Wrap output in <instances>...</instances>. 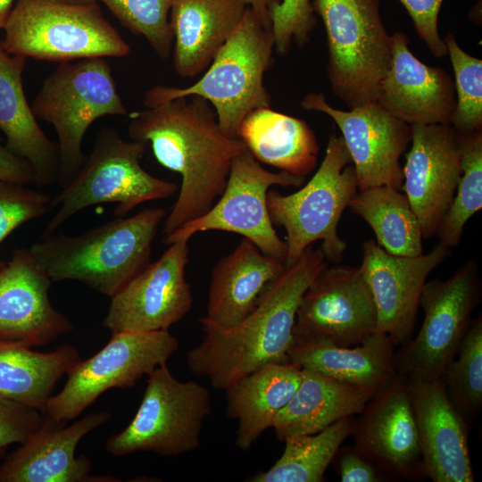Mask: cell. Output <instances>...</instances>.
<instances>
[{
    "mask_svg": "<svg viewBox=\"0 0 482 482\" xmlns=\"http://www.w3.org/2000/svg\"><path fill=\"white\" fill-rule=\"evenodd\" d=\"M130 140L150 145L156 161L181 178L163 237L206 213L223 192L232 161L246 150L227 136L208 101L189 96L129 114Z\"/></svg>",
    "mask_w": 482,
    "mask_h": 482,
    "instance_id": "cell-1",
    "label": "cell"
},
{
    "mask_svg": "<svg viewBox=\"0 0 482 482\" xmlns=\"http://www.w3.org/2000/svg\"><path fill=\"white\" fill-rule=\"evenodd\" d=\"M327 266L321 249L311 245L285 266L242 321L227 329L200 323L202 340L187 355L190 372L225 390L263 365L288 362L302 297Z\"/></svg>",
    "mask_w": 482,
    "mask_h": 482,
    "instance_id": "cell-2",
    "label": "cell"
},
{
    "mask_svg": "<svg viewBox=\"0 0 482 482\" xmlns=\"http://www.w3.org/2000/svg\"><path fill=\"white\" fill-rule=\"evenodd\" d=\"M166 215L163 208H145L77 236L61 232L39 237L29 250L52 281H79L112 297L150 262L153 241Z\"/></svg>",
    "mask_w": 482,
    "mask_h": 482,
    "instance_id": "cell-3",
    "label": "cell"
},
{
    "mask_svg": "<svg viewBox=\"0 0 482 482\" xmlns=\"http://www.w3.org/2000/svg\"><path fill=\"white\" fill-rule=\"evenodd\" d=\"M273 50L271 28L248 6L238 27L196 82L186 87L154 86L145 92L144 104L150 108L173 98L198 96L213 107L220 129L238 137L248 113L270 107L263 78L274 62Z\"/></svg>",
    "mask_w": 482,
    "mask_h": 482,
    "instance_id": "cell-4",
    "label": "cell"
},
{
    "mask_svg": "<svg viewBox=\"0 0 482 482\" xmlns=\"http://www.w3.org/2000/svg\"><path fill=\"white\" fill-rule=\"evenodd\" d=\"M4 30V49L26 59L63 63L130 53L97 2L17 0Z\"/></svg>",
    "mask_w": 482,
    "mask_h": 482,
    "instance_id": "cell-5",
    "label": "cell"
},
{
    "mask_svg": "<svg viewBox=\"0 0 482 482\" xmlns=\"http://www.w3.org/2000/svg\"><path fill=\"white\" fill-rule=\"evenodd\" d=\"M341 136L328 137L324 158L312 179L290 195L270 189L267 206L273 225L286 230L285 266L297 261L312 243L327 261L339 263L346 244L337 232L338 222L358 191L356 173Z\"/></svg>",
    "mask_w": 482,
    "mask_h": 482,
    "instance_id": "cell-6",
    "label": "cell"
},
{
    "mask_svg": "<svg viewBox=\"0 0 482 482\" xmlns=\"http://www.w3.org/2000/svg\"><path fill=\"white\" fill-rule=\"evenodd\" d=\"M146 145L124 140L113 129L102 128L92 152L76 175L52 197L57 211L40 237L54 233L79 212L113 203L115 217H123L137 205L172 196L179 187L148 173L140 164Z\"/></svg>",
    "mask_w": 482,
    "mask_h": 482,
    "instance_id": "cell-7",
    "label": "cell"
},
{
    "mask_svg": "<svg viewBox=\"0 0 482 482\" xmlns=\"http://www.w3.org/2000/svg\"><path fill=\"white\" fill-rule=\"evenodd\" d=\"M31 109L37 120L50 123L56 132L62 187L87 158L82 142L91 124L104 116L128 114L104 57L59 63L44 80Z\"/></svg>",
    "mask_w": 482,
    "mask_h": 482,
    "instance_id": "cell-8",
    "label": "cell"
},
{
    "mask_svg": "<svg viewBox=\"0 0 482 482\" xmlns=\"http://www.w3.org/2000/svg\"><path fill=\"white\" fill-rule=\"evenodd\" d=\"M327 36V74L349 108L377 101L391 60L392 38L379 0H312Z\"/></svg>",
    "mask_w": 482,
    "mask_h": 482,
    "instance_id": "cell-9",
    "label": "cell"
},
{
    "mask_svg": "<svg viewBox=\"0 0 482 482\" xmlns=\"http://www.w3.org/2000/svg\"><path fill=\"white\" fill-rule=\"evenodd\" d=\"M141 403L120 432L109 437L114 456L153 452L179 456L200 445L205 419L212 411L209 390L195 380L180 381L166 364L148 375Z\"/></svg>",
    "mask_w": 482,
    "mask_h": 482,
    "instance_id": "cell-10",
    "label": "cell"
},
{
    "mask_svg": "<svg viewBox=\"0 0 482 482\" xmlns=\"http://www.w3.org/2000/svg\"><path fill=\"white\" fill-rule=\"evenodd\" d=\"M179 342L169 330L120 331L95 355L78 362L44 414L58 422L77 418L108 389L134 386L144 375L166 364Z\"/></svg>",
    "mask_w": 482,
    "mask_h": 482,
    "instance_id": "cell-11",
    "label": "cell"
},
{
    "mask_svg": "<svg viewBox=\"0 0 482 482\" xmlns=\"http://www.w3.org/2000/svg\"><path fill=\"white\" fill-rule=\"evenodd\" d=\"M304 181L303 177L264 169L246 149L232 161L225 188L212 208L163 237L162 243L189 240L204 231H227L244 237L264 254L285 262L287 245L270 220L267 193L271 186L299 187Z\"/></svg>",
    "mask_w": 482,
    "mask_h": 482,
    "instance_id": "cell-12",
    "label": "cell"
},
{
    "mask_svg": "<svg viewBox=\"0 0 482 482\" xmlns=\"http://www.w3.org/2000/svg\"><path fill=\"white\" fill-rule=\"evenodd\" d=\"M478 295V270L472 261L445 280L426 282L420 299L424 320L416 337L396 353L397 371L442 377L469 329Z\"/></svg>",
    "mask_w": 482,
    "mask_h": 482,
    "instance_id": "cell-13",
    "label": "cell"
},
{
    "mask_svg": "<svg viewBox=\"0 0 482 482\" xmlns=\"http://www.w3.org/2000/svg\"><path fill=\"white\" fill-rule=\"evenodd\" d=\"M300 105L325 113L338 127L356 173L358 190L378 186L401 190L400 158L411 143V125L378 101L343 111L331 106L322 93L311 92Z\"/></svg>",
    "mask_w": 482,
    "mask_h": 482,
    "instance_id": "cell-14",
    "label": "cell"
},
{
    "mask_svg": "<svg viewBox=\"0 0 482 482\" xmlns=\"http://www.w3.org/2000/svg\"><path fill=\"white\" fill-rule=\"evenodd\" d=\"M377 323L375 303L360 267L327 266L302 297L293 339L353 346L376 332Z\"/></svg>",
    "mask_w": 482,
    "mask_h": 482,
    "instance_id": "cell-15",
    "label": "cell"
},
{
    "mask_svg": "<svg viewBox=\"0 0 482 482\" xmlns=\"http://www.w3.org/2000/svg\"><path fill=\"white\" fill-rule=\"evenodd\" d=\"M188 240L169 245L111 297L103 324L112 334L120 331L169 330L192 309L193 295L186 278Z\"/></svg>",
    "mask_w": 482,
    "mask_h": 482,
    "instance_id": "cell-16",
    "label": "cell"
},
{
    "mask_svg": "<svg viewBox=\"0 0 482 482\" xmlns=\"http://www.w3.org/2000/svg\"><path fill=\"white\" fill-rule=\"evenodd\" d=\"M355 421L353 448L391 478L424 475L411 395L404 374H397L370 398Z\"/></svg>",
    "mask_w": 482,
    "mask_h": 482,
    "instance_id": "cell-17",
    "label": "cell"
},
{
    "mask_svg": "<svg viewBox=\"0 0 482 482\" xmlns=\"http://www.w3.org/2000/svg\"><path fill=\"white\" fill-rule=\"evenodd\" d=\"M403 170L404 191L423 238L436 235L461 174V136L450 125H411Z\"/></svg>",
    "mask_w": 482,
    "mask_h": 482,
    "instance_id": "cell-18",
    "label": "cell"
},
{
    "mask_svg": "<svg viewBox=\"0 0 482 482\" xmlns=\"http://www.w3.org/2000/svg\"><path fill=\"white\" fill-rule=\"evenodd\" d=\"M450 254L440 242L412 257L388 253L373 239L363 243L359 267L375 303L377 332L386 334L395 345L410 340L427 278Z\"/></svg>",
    "mask_w": 482,
    "mask_h": 482,
    "instance_id": "cell-19",
    "label": "cell"
},
{
    "mask_svg": "<svg viewBox=\"0 0 482 482\" xmlns=\"http://www.w3.org/2000/svg\"><path fill=\"white\" fill-rule=\"evenodd\" d=\"M51 282L29 248L15 249L0 263V341L42 346L72 330L50 302Z\"/></svg>",
    "mask_w": 482,
    "mask_h": 482,
    "instance_id": "cell-20",
    "label": "cell"
},
{
    "mask_svg": "<svg viewBox=\"0 0 482 482\" xmlns=\"http://www.w3.org/2000/svg\"><path fill=\"white\" fill-rule=\"evenodd\" d=\"M407 378L425 477L473 482L467 422L449 399L442 377Z\"/></svg>",
    "mask_w": 482,
    "mask_h": 482,
    "instance_id": "cell-21",
    "label": "cell"
},
{
    "mask_svg": "<svg viewBox=\"0 0 482 482\" xmlns=\"http://www.w3.org/2000/svg\"><path fill=\"white\" fill-rule=\"evenodd\" d=\"M111 415L93 412L66 426L45 417L41 426L0 466V482H98L118 481L91 475L92 464L76 456L80 440L105 423Z\"/></svg>",
    "mask_w": 482,
    "mask_h": 482,
    "instance_id": "cell-22",
    "label": "cell"
},
{
    "mask_svg": "<svg viewBox=\"0 0 482 482\" xmlns=\"http://www.w3.org/2000/svg\"><path fill=\"white\" fill-rule=\"evenodd\" d=\"M389 66L377 101L409 125L452 123L456 106L454 83L440 67L418 59L402 31L391 35Z\"/></svg>",
    "mask_w": 482,
    "mask_h": 482,
    "instance_id": "cell-23",
    "label": "cell"
},
{
    "mask_svg": "<svg viewBox=\"0 0 482 482\" xmlns=\"http://www.w3.org/2000/svg\"><path fill=\"white\" fill-rule=\"evenodd\" d=\"M284 269L283 262L264 254L243 238L214 266L206 314L199 323L224 329L237 325L254 309L266 287Z\"/></svg>",
    "mask_w": 482,
    "mask_h": 482,
    "instance_id": "cell-24",
    "label": "cell"
},
{
    "mask_svg": "<svg viewBox=\"0 0 482 482\" xmlns=\"http://www.w3.org/2000/svg\"><path fill=\"white\" fill-rule=\"evenodd\" d=\"M248 8L245 0H172L173 66L182 78L208 68Z\"/></svg>",
    "mask_w": 482,
    "mask_h": 482,
    "instance_id": "cell-25",
    "label": "cell"
},
{
    "mask_svg": "<svg viewBox=\"0 0 482 482\" xmlns=\"http://www.w3.org/2000/svg\"><path fill=\"white\" fill-rule=\"evenodd\" d=\"M25 65L26 58L8 54L0 40V129L6 137L5 146L34 168L37 187H46L59 180L58 145L40 128L27 101Z\"/></svg>",
    "mask_w": 482,
    "mask_h": 482,
    "instance_id": "cell-26",
    "label": "cell"
},
{
    "mask_svg": "<svg viewBox=\"0 0 482 482\" xmlns=\"http://www.w3.org/2000/svg\"><path fill=\"white\" fill-rule=\"evenodd\" d=\"M392 339L374 332L353 346L323 340L293 339L288 362L356 386L378 390L396 374V353Z\"/></svg>",
    "mask_w": 482,
    "mask_h": 482,
    "instance_id": "cell-27",
    "label": "cell"
},
{
    "mask_svg": "<svg viewBox=\"0 0 482 482\" xmlns=\"http://www.w3.org/2000/svg\"><path fill=\"white\" fill-rule=\"evenodd\" d=\"M377 391L301 368L299 385L272 428L281 441L318 433L341 419L361 414Z\"/></svg>",
    "mask_w": 482,
    "mask_h": 482,
    "instance_id": "cell-28",
    "label": "cell"
},
{
    "mask_svg": "<svg viewBox=\"0 0 482 482\" xmlns=\"http://www.w3.org/2000/svg\"><path fill=\"white\" fill-rule=\"evenodd\" d=\"M301 367L287 362L263 365L226 388L227 416L237 421L236 445L249 450L272 428L280 411L295 394Z\"/></svg>",
    "mask_w": 482,
    "mask_h": 482,
    "instance_id": "cell-29",
    "label": "cell"
},
{
    "mask_svg": "<svg viewBox=\"0 0 482 482\" xmlns=\"http://www.w3.org/2000/svg\"><path fill=\"white\" fill-rule=\"evenodd\" d=\"M238 137L260 163L303 178L316 166L319 145L310 126L270 107L248 113Z\"/></svg>",
    "mask_w": 482,
    "mask_h": 482,
    "instance_id": "cell-30",
    "label": "cell"
},
{
    "mask_svg": "<svg viewBox=\"0 0 482 482\" xmlns=\"http://www.w3.org/2000/svg\"><path fill=\"white\" fill-rule=\"evenodd\" d=\"M79 361V352L71 345L39 353L24 345L0 341V398L44 414L57 382Z\"/></svg>",
    "mask_w": 482,
    "mask_h": 482,
    "instance_id": "cell-31",
    "label": "cell"
},
{
    "mask_svg": "<svg viewBox=\"0 0 482 482\" xmlns=\"http://www.w3.org/2000/svg\"><path fill=\"white\" fill-rule=\"evenodd\" d=\"M348 207L370 225L377 244L388 253L407 257L423 253L419 219L399 189L378 186L358 190Z\"/></svg>",
    "mask_w": 482,
    "mask_h": 482,
    "instance_id": "cell-32",
    "label": "cell"
},
{
    "mask_svg": "<svg viewBox=\"0 0 482 482\" xmlns=\"http://www.w3.org/2000/svg\"><path fill=\"white\" fill-rule=\"evenodd\" d=\"M353 416L341 419L323 430L287 437L279 459L267 470L258 471L250 482H320L343 442L353 434Z\"/></svg>",
    "mask_w": 482,
    "mask_h": 482,
    "instance_id": "cell-33",
    "label": "cell"
},
{
    "mask_svg": "<svg viewBox=\"0 0 482 482\" xmlns=\"http://www.w3.org/2000/svg\"><path fill=\"white\" fill-rule=\"evenodd\" d=\"M482 207V130L461 136V174L437 236L451 249L459 245L467 221Z\"/></svg>",
    "mask_w": 482,
    "mask_h": 482,
    "instance_id": "cell-34",
    "label": "cell"
},
{
    "mask_svg": "<svg viewBox=\"0 0 482 482\" xmlns=\"http://www.w3.org/2000/svg\"><path fill=\"white\" fill-rule=\"evenodd\" d=\"M446 394L466 422L482 405V320L470 322L458 353L442 376Z\"/></svg>",
    "mask_w": 482,
    "mask_h": 482,
    "instance_id": "cell-35",
    "label": "cell"
},
{
    "mask_svg": "<svg viewBox=\"0 0 482 482\" xmlns=\"http://www.w3.org/2000/svg\"><path fill=\"white\" fill-rule=\"evenodd\" d=\"M453 66L456 106L451 127L461 135H470L482 129V60L466 53L454 36L444 37Z\"/></svg>",
    "mask_w": 482,
    "mask_h": 482,
    "instance_id": "cell-36",
    "label": "cell"
},
{
    "mask_svg": "<svg viewBox=\"0 0 482 482\" xmlns=\"http://www.w3.org/2000/svg\"><path fill=\"white\" fill-rule=\"evenodd\" d=\"M104 3L119 21L132 33L142 36L162 59L173 47L170 23L172 0H96Z\"/></svg>",
    "mask_w": 482,
    "mask_h": 482,
    "instance_id": "cell-37",
    "label": "cell"
},
{
    "mask_svg": "<svg viewBox=\"0 0 482 482\" xmlns=\"http://www.w3.org/2000/svg\"><path fill=\"white\" fill-rule=\"evenodd\" d=\"M52 196L29 185L0 180V244L22 224L43 217Z\"/></svg>",
    "mask_w": 482,
    "mask_h": 482,
    "instance_id": "cell-38",
    "label": "cell"
},
{
    "mask_svg": "<svg viewBox=\"0 0 482 482\" xmlns=\"http://www.w3.org/2000/svg\"><path fill=\"white\" fill-rule=\"evenodd\" d=\"M269 13L278 54H287L293 43L302 47L310 41L317 22L312 0H280L270 7Z\"/></svg>",
    "mask_w": 482,
    "mask_h": 482,
    "instance_id": "cell-39",
    "label": "cell"
},
{
    "mask_svg": "<svg viewBox=\"0 0 482 482\" xmlns=\"http://www.w3.org/2000/svg\"><path fill=\"white\" fill-rule=\"evenodd\" d=\"M38 410L0 398V452L7 445L23 444L42 424Z\"/></svg>",
    "mask_w": 482,
    "mask_h": 482,
    "instance_id": "cell-40",
    "label": "cell"
},
{
    "mask_svg": "<svg viewBox=\"0 0 482 482\" xmlns=\"http://www.w3.org/2000/svg\"><path fill=\"white\" fill-rule=\"evenodd\" d=\"M409 13L416 33L436 57L447 54L438 31V15L444 0H398Z\"/></svg>",
    "mask_w": 482,
    "mask_h": 482,
    "instance_id": "cell-41",
    "label": "cell"
},
{
    "mask_svg": "<svg viewBox=\"0 0 482 482\" xmlns=\"http://www.w3.org/2000/svg\"><path fill=\"white\" fill-rule=\"evenodd\" d=\"M338 472L343 482H379L385 475L353 447L341 449Z\"/></svg>",
    "mask_w": 482,
    "mask_h": 482,
    "instance_id": "cell-42",
    "label": "cell"
},
{
    "mask_svg": "<svg viewBox=\"0 0 482 482\" xmlns=\"http://www.w3.org/2000/svg\"><path fill=\"white\" fill-rule=\"evenodd\" d=\"M0 180L37 186L34 168L25 159L14 154L0 142Z\"/></svg>",
    "mask_w": 482,
    "mask_h": 482,
    "instance_id": "cell-43",
    "label": "cell"
},
{
    "mask_svg": "<svg viewBox=\"0 0 482 482\" xmlns=\"http://www.w3.org/2000/svg\"><path fill=\"white\" fill-rule=\"evenodd\" d=\"M280 0H245L248 6L255 12L262 22L270 27V7Z\"/></svg>",
    "mask_w": 482,
    "mask_h": 482,
    "instance_id": "cell-44",
    "label": "cell"
},
{
    "mask_svg": "<svg viewBox=\"0 0 482 482\" xmlns=\"http://www.w3.org/2000/svg\"><path fill=\"white\" fill-rule=\"evenodd\" d=\"M17 0H0V29H4Z\"/></svg>",
    "mask_w": 482,
    "mask_h": 482,
    "instance_id": "cell-45",
    "label": "cell"
},
{
    "mask_svg": "<svg viewBox=\"0 0 482 482\" xmlns=\"http://www.w3.org/2000/svg\"><path fill=\"white\" fill-rule=\"evenodd\" d=\"M66 2L78 3V4H88L92 2H97L96 0H63Z\"/></svg>",
    "mask_w": 482,
    "mask_h": 482,
    "instance_id": "cell-46",
    "label": "cell"
},
{
    "mask_svg": "<svg viewBox=\"0 0 482 482\" xmlns=\"http://www.w3.org/2000/svg\"><path fill=\"white\" fill-rule=\"evenodd\" d=\"M0 455H1V452H0Z\"/></svg>",
    "mask_w": 482,
    "mask_h": 482,
    "instance_id": "cell-47",
    "label": "cell"
}]
</instances>
